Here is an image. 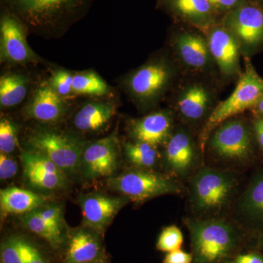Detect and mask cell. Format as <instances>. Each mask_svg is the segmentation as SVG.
Listing matches in <instances>:
<instances>
[{
    "label": "cell",
    "instance_id": "1",
    "mask_svg": "<svg viewBox=\"0 0 263 263\" xmlns=\"http://www.w3.org/2000/svg\"><path fill=\"white\" fill-rule=\"evenodd\" d=\"M95 0H3L27 29L48 37L65 32L89 11Z\"/></svg>",
    "mask_w": 263,
    "mask_h": 263
},
{
    "label": "cell",
    "instance_id": "2",
    "mask_svg": "<svg viewBox=\"0 0 263 263\" xmlns=\"http://www.w3.org/2000/svg\"><path fill=\"white\" fill-rule=\"evenodd\" d=\"M191 238L193 263H229L240 253L239 233L217 219H186Z\"/></svg>",
    "mask_w": 263,
    "mask_h": 263
},
{
    "label": "cell",
    "instance_id": "3",
    "mask_svg": "<svg viewBox=\"0 0 263 263\" xmlns=\"http://www.w3.org/2000/svg\"><path fill=\"white\" fill-rule=\"evenodd\" d=\"M182 71L172 54L152 59L128 76L126 87L140 106L151 108L174 89Z\"/></svg>",
    "mask_w": 263,
    "mask_h": 263
},
{
    "label": "cell",
    "instance_id": "4",
    "mask_svg": "<svg viewBox=\"0 0 263 263\" xmlns=\"http://www.w3.org/2000/svg\"><path fill=\"white\" fill-rule=\"evenodd\" d=\"M262 96L263 78L257 73L249 58H245V70L238 78L235 89L226 100L219 102L202 125L198 139L200 149H205L208 138L217 126L245 110H252Z\"/></svg>",
    "mask_w": 263,
    "mask_h": 263
},
{
    "label": "cell",
    "instance_id": "5",
    "mask_svg": "<svg viewBox=\"0 0 263 263\" xmlns=\"http://www.w3.org/2000/svg\"><path fill=\"white\" fill-rule=\"evenodd\" d=\"M216 81L205 76L183 74L174 87V113L190 125L205 124L219 104Z\"/></svg>",
    "mask_w": 263,
    "mask_h": 263
},
{
    "label": "cell",
    "instance_id": "6",
    "mask_svg": "<svg viewBox=\"0 0 263 263\" xmlns=\"http://www.w3.org/2000/svg\"><path fill=\"white\" fill-rule=\"evenodd\" d=\"M170 46L183 75L205 76L219 81L217 67L202 31L186 25L179 27L171 34Z\"/></svg>",
    "mask_w": 263,
    "mask_h": 263
},
{
    "label": "cell",
    "instance_id": "7",
    "mask_svg": "<svg viewBox=\"0 0 263 263\" xmlns=\"http://www.w3.org/2000/svg\"><path fill=\"white\" fill-rule=\"evenodd\" d=\"M238 185L232 173L211 167L200 169L192 180L190 200L197 214H214L229 203Z\"/></svg>",
    "mask_w": 263,
    "mask_h": 263
},
{
    "label": "cell",
    "instance_id": "8",
    "mask_svg": "<svg viewBox=\"0 0 263 263\" xmlns=\"http://www.w3.org/2000/svg\"><path fill=\"white\" fill-rule=\"evenodd\" d=\"M109 187L133 201L141 202L169 194H179L181 186L167 176L149 169L128 170L108 180Z\"/></svg>",
    "mask_w": 263,
    "mask_h": 263
},
{
    "label": "cell",
    "instance_id": "9",
    "mask_svg": "<svg viewBox=\"0 0 263 263\" xmlns=\"http://www.w3.org/2000/svg\"><path fill=\"white\" fill-rule=\"evenodd\" d=\"M27 142L31 151L47 157L66 174L80 169L85 143L76 137L43 128L34 132Z\"/></svg>",
    "mask_w": 263,
    "mask_h": 263
},
{
    "label": "cell",
    "instance_id": "10",
    "mask_svg": "<svg viewBox=\"0 0 263 263\" xmlns=\"http://www.w3.org/2000/svg\"><path fill=\"white\" fill-rule=\"evenodd\" d=\"M238 117L221 123L208 138L206 145L221 160L245 162L253 154L252 130L245 119Z\"/></svg>",
    "mask_w": 263,
    "mask_h": 263
},
{
    "label": "cell",
    "instance_id": "11",
    "mask_svg": "<svg viewBox=\"0 0 263 263\" xmlns=\"http://www.w3.org/2000/svg\"><path fill=\"white\" fill-rule=\"evenodd\" d=\"M220 24L236 38L243 58H250L262 49V7L249 1L224 15Z\"/></svg>",
    "mask_w": 263,
    "mask_h": 263
},
{
    "label": "cell",
    "instance_id": "12",
    "mask_svg": "<svg viewBox=\"0 0 263 263\" xmlns=\"http://www.w3.org/2000/svg\"><path fill=\"white\" fill-rule=\"evenodd\" d=\"M220 80L238 81L242 73L240 45L235 36L220 23L203 32Z\"/></svg>",
    "mask_w": 263,
    "mask_h": 263
},
{
    "label": "cell",
    "instance_id": "13",
    "mask_svg": "<svg viewBox=\"0 0 263 263\" xmlns=\"http://www.w3.org/2000/svg\"><path fill=\"white\" fill-rule=\"evenodd\" d=\"M27 26L6 6L0 19V58L2 62L27 64L37 57L31 49L26 38Z\"/></svg>",
    "mask_w": 263,
    "mask_h": 263
},
{
    "label": "cell",
    "instance_id": "14",
    "mask_svg": "<svg viewBox=\"0 0 263 263\" xmlns=\"http://www.w3.org/2000/svg\"><path fill=\"white\" fill-rule=\"evenodd\" d=\"M118 166V140L115 133L85 144L80 171L85 179L92 180L111 176Z\"/></svg>",
    "mask_w": 263,
    "mask_h": 263
},
{
    "label": "cell",
    "instance_id": "15",
    "mask_svg": "<svg viewBox=\"0 0 263 263\" xmlns=\"http://www.w3.org/2000/svg\"><path fill=\"white\" fill-rule=\"evenodd\" d=\"M157 5L179 23L202 32L220 23L209 0H159Z\"/></svg>",
    "mask_w": 263,
    "mask_h": 263
},
{
    "label": "cell",
    "instance_id": "16",
    "mask_svg": "<svg viewBox=\"0 0 263 263\" xmlns=\"http://www.w3.org/2000/svg\"><path fill=\"white\" fill-rule=\"evenodd\" d=\"M175 128L174 110L163 109L132 120L129 133L134 141L158 147L167 143Z\"/></svg>",
    "mask_w": 263,
    "mask_h": 263
},
{
    "label": "cell",
    "instance_id": "17",
    "mask_svg": "<svg viewBox=\"0 0 263 263\" xmlns=\"http://www.w3.org/2000/svg\"><path fill=\"white\" fill-rule=\"evenodd\" d=\"M128 200L124 196L110 197L100 193L83 195L80 205L84 226L97 233H103Z\"/></svg>",
    "mask_w": 263,
    "mask_h": 263
},
{
    "label": "cell",
    "instance_id": "18",
    "mask_svg": "<svg viewBox=\"0 0 263 263\" xmlns=\"http://www.w3.org/2000/svg\"><path fill=\"white\" fill-rule=\"evenodd\" d=\"M24 177L34 187L42 190H56L65 186L67 174L49 159L33 151L21 155Z\"/></svg>",
    "mask_w": 263,
    "mask_h": 263
},
{
    "label": "cell",
    "instance_id": "19",
    "mask_svg": "<svg viewBox=\"0 0 263 263\" xmlns=\"http://www.w3.org/2000/svg\"><path fill=\"white\" fill-rule=\"evenodd\" d=\"M164 163L171 174L182 176L187 174L197 159V147L191 132L186 128H175L165 143Z\"/></svg>",
    "mask_w": 263,
    "mask_h": 263
},
{
    "label": "cell",
    "instance_id": "20",
    "mask_svg": "<svg viewBox=\"0 0 263 263\" xmlns=\"http://www.w3.org/2000/svg\"><path fill=\"white\" fill-rule=\"evenodd\" d=\"M66 111L63 98L57 94L51 84L43 83L34 91L24 110L26 117L44 123L61 120Z\"/></svg>",
    "mask_w": 263,
    "mask_h": 263
},
{
    "label": "cell",
    "instance_id": "21",
    "mask_svg": "<svg viewBox=\"0 0 263 263\" xmlns=\"http://www.w3.org/2000/svg\"><path fill=\"white\" fill-rule=\"evenodd\" d=\"M103 258V243L98 233L79 229L71 233L64 263H90Z\"/></svg>",
    "mask_w": 263,
    "mask_h": 263
},
{
    "label": "cell",
    "instance_id": "22",
    "mask_svg": "<svg viewBox=\"0 0 263 263\" xmlns=\"http://www.w3.org/2000/svg\"><path fill=\"white\" fill-rule=\"evenodd\" d=\"M116 113L114 104L105 101L91 102L76 114L74 125L79 131L93 133L108 125Z\"/></svg>",
    "mask_w": 263,
    "mask_h": 263
},
{
    "label": "cell",
    "instance_id": "23",
    "mask_svg": "<svg viewBox=\"0 0 263 263\" xmlns=\"http://www.w3.org/2000/svg\"><path fill=\"white\" fill-rule=\"evenodd\" d=\"M46 202V197L15 186L0 191L2 214L23 215L43 206Z\"/></svg>",
    "mask_w": 263,
    "mask_h": 263
},
{
    "label": "cell",
    "instance_id": "24",
    "mask_svg": "<svg viewBox=\"0 0 263 263\" xmlns=\"http://www.w3.org/2000/svg\"><path fill=\"white\" fill-rule=\"evenodd\" d=\"M28 92V81L21 73H8L0 79V105L11 108L22 103Z\"/></svg>",
    "mask_w": 263,
    "mask_h": 263
},
{
    "label": "cell",
    "instance_id": "25",
    "mask_svg": "<svg viewBox=\"0 0 263 263\" xmlns=\"http://www.w3.org/2000/svg\"><path fill=\"white\" fill-rule=\"evenodd\" d=\"M240 209L250 220L263 224V174L256 176L246 190Z\"/></svg>",
    "mask_w": 263,
    "mask_h": 263
},
{
    "label": "cell",
    "instance_id": "26",
    "mask_svg": "<svg viewBox=\"0 0 263 263\" xmlns=\"http://www.w3.org/2000/svg\"><path fill=\"white\" fill-rule=\"evenodd\" d=\"M21 219L26 229L46 240L52 248L59 249L65 241V235L59 233L46 223L36 209L23 214Z\"/></svg>",
    "mask_w": 263,
    "mask_h": 263
},
{
    "label": "cell",
    "instance_id": "27",
    "mask_svg": "<svg viewBox=\"0 0 263 263\" xmlns=\"http://www.w3.org/2000/svg\"><path fill=\"white\" fill-rule=\"evenodd\" d=\"M124 148L127 160L138 168H152L161 157L158 147L143 142H129L124 144Z\"/></svg>",
    "mask_w": 263,
    "mask_h": 263
},
{
    "label": "cell",
    "instance_id": "28",
    "mask_svg": "<svg viewBox=\"0 0 263 263\" xmlns=\"http://www.w3.org/2000/svg\"><path fill=\"white\" fill-rule=\"evenodd\" d=\"M74 95L103 97L108 95L110 88L105 81L92 71L79 72L73 75Z\"/></svg>",
    "mask_w": 263,
    "mask_h": 263
},
{
    "label": "cell",
    "instance_id": "29",
    "mask_svg": "<svg viewBox=\"0 0 263 263\" xmlns=\"http://www.w3.org/2000/svg\"><path fill=\"white\" fill-rule=\"evenodd\" d=\"M31 243L20 237L13 236L1 246L2 263H24L28 255Z\"/></svg>",
    "mask_w": 263,
    "mask_h": 263
},
{
    "label": "cell",
    "instance_id": "30",
    "mask_svg": "<svg viewBox=\"0 0 263 263\" xmlns=\"http://www.w3.org/2000/svg\"><path fill=\"white\" fill-rule=\"evenodd\" d=\"M183 237L181 230L176 226L164 228L161 232L157 243V249L160 252H168L181 249Z\"/></svg>",
    "mask_w": 263,
    "mask_h": 263
},
{
    "label": "cell",
    "instance_id": "31",
    "mask_svg": "<svg viewBox=\"0 0 263 263\" xmlns=\"http://www.w3.org/2000/svg\"><path fill=\"white\" fill-rule=\"evenodd\" d=\"M18 146L17 128L9 119L3 118L0 121V152L9 154Z\"/></svg>",
    "mask_w": 263,
    "mask_h": 263
},
{
    "label": "cell",
    "instance_id": "32",
    "mask_svg": "<svg viewBox=\"0 0 263 263\" xmlns=\"http://www.w3.org/2000/svg\"><path fill=\"white\" fill-rule=\"evenodd\" d=\"M50 84L57 94L62 98L74 95L72 89L73 75L65 70L56 71L52 76Z\"/></svg>",
    "mask_w": 263,
    "mask_h": 263
},
{
    "label": "cell",
    "instance_id": "33",
    "mask_svg": "<svg viewBox=\"0 0 263 263\" xmlns=\"http://www.w3.org/2000/svg\"><path fill=\"white\" fill-rule=\"evenodd\" d=\"M46 223L59 233L65 235V220L60 205H43L36 209Z\"/></svg>",
    "mask_w": 263,
    "mask_h": 263
},
{
    "label": "cell",
    "instance_id": "34",
    "mask_svg": "<svg viewBox=\"0 0 263 263\" xmlns=\"http://www.w3.org/2000/svg\"><path fill=\"white\" fill-rule=\"evenodd\" d=\"M214 13L219 20L242 5L248 3L249 0H209Z\"/></svg>",
    "mask_w": 263,
    "mask_h": 263
},
{
    "label": "cell",
    "instance_id": "35",
    "mask_svg": "<svg viewBox=\"0 0 263 263\" xmlns=\"http://www.w3.org/2000/svg\"><path fill=\"white\" fill-rule=\"evenodd\" d=\"M18 164L8 154H0V179L6 180L11 179L16 174Z\"/></svg>",
    "mask_w": 263,
    "mask_h": 263
},
{
    "label": "cell",
    "instance_id": "36",
    "mask_svg": "<svg viewBox=\"0 0 263 263\" xmlns=\"http://www.w3.org/2000/svg\"><path fill=\"white\" fill-rule=\"evenodd\" d=\"M193 256L192 253L179 249L166 254L162 263H193Z\"/></svg>",
    "mask_w": 263,
    "mask_h": 263
},
{
    "label": "cell",
    "instance_id": "37",
    "mask_svg": "<svg viewBox=\"0 0 263 263\" xmlns=\"http://www.w3.org/2000/svg\"><path fill=\"white\" fill-rule=\"evenodd\" d=\"M229 263H263V253L260 251L239 253Z\"/></svg>",
    "mask_w": 263,
    "mask_h": 263
},
{
    "label": "cell",
    "instance_id": "38",
    "mask_svg": "<svg viewBox=\"0 0 263 263\" xmlns=\"http://www.w3.org/2000/svg\"><path fill=\"white\" fill-rule=\"evenodd\" d=\"M24 263H48L41 252L34 246L31 245L28 255Z\"/></svg>",
    "mask_w": 263,
    "mask_h": 263
},
{
    "label": "cell",
    "instance_id": "39",
    "mask_svg": "<svg viewBox=\"0 0 263 263\" xmlns=\"http://www.w3.org/2000/svg\"><path fill=\"white\" fill-rule=\"evenodd\" d=\"M253 128L257 141L263 150V117L259 118L254 121Z\"/></svg>",
    "mask_w": 263,
    "mask_h": 263
},
{
    "label": "cell",
    "instance_id": "40",
    "mask_svg": "<svg viewBox=\"0 0 263 263\" xmlns=\"http://www.w3.org/2000/svg\"><path fill=\"white\" fill-rule=\"evenodd\" d=\"M252 110L254 114L260 116V117H263V96L259 99L257 103L252 108Z\"/></svg>",
    "mask_w": 263,
    "mask_h": 263
},
{
    "label": "cell",
    "instance_id": "41",
    "mask_svg": "<svg viewBox=\"0 0 263 263\" xmlns=\"http://www.w3.org/2000/svg\"><path fill=\"white\" fill-rule=\"evenodd\" d=\"M257 247L259 251L263 253V231L259 235L257 238Z\"/></svg>",
    "mask_w": 263,
    "mask_h": 263
},
{
    "label": "cell",
    "instance_id": "42",
    "mask_svg": "<svg viewBox=\"0 0 263 263\" xmlns=\"http://www.w3.org/2000/svg\"><path fill=\"white\" fill-rule=\"evenodd\" d=\"M251 3L258 5V6L262 7L263 8V0H249Z\"/></svg>",
    "mask_w": 263,
    "mask_h": 263
},
{
    "label": "cell",
    "instance_id": "43",
    "mask_svg": "<svg viewBox=\"0 0 263 263\" xmlns=\"http://www.w3.org/2000/svg\"><path fill=\"white\" fill-rule=\"evenodd\" d=\"M90 263H107L104 260V259H99L98 261H95V262H90Z\"/></svg>",
    "mask_w": 263,
    "mask_h": 263
},
{
    "label": "cell",
    "instance_id": "44",
    "mask_svg": "<svg viewBox=\"0 0 263 263\" xmlns=\"http://www.w3.org/2000/svg\"><path fill=\"white\" fill-rule=\"evenodd\" d=\"M158 1H159V0H157V2H158Z\"/></svg>",
    "mask_w": 263,
    "mask_h": 263
}]
</instances>
